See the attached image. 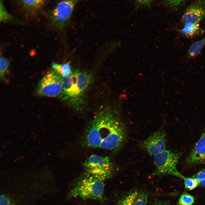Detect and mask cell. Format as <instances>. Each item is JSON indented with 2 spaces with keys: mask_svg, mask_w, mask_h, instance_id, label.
Returning a JSON list of instances; mask_svg holds the SVG:
<instances>
[{
  "mask_svg": "<svg viewBox=\"0 0 205 205\" xmlns=\"http://www.w3.org/2000/svg\"><path fill=\"white\" fill-rule=\"evenodd\" d=\"M9 65V60L3 56L0 58V76L1 79H3L8 68Z\"/></svg>",
  "mask_w": 205,
  "mask_h": 205,
  "instance_id": "cell-19",
  "label": "cell"
},
{
  "mask_svg": "<svg viewBox=\"0 0 205 205\" xmlns=\"http://www.w3.org/2000/svg\"><path fill=\"white\" fill-rule=\"evenodd\" d=\"M140 147L150 156L155 155L166 149L165 134L162 128L151 134L139 144Z\"/></svg>",
  "mask_w": 205,
  "mask_h": 205,
  "instance_id": "cell-7",
  "label": "cell"
},
{
  "mask_svg": "<svg viewBox=\"0 0 205 205\" xmlns=\"http://www.w3.org/2000/svg\"><path fill=\"white\" fill-rule=\"evenodd\" d=\"M18 4L24 14L27 15H34L42 10L48 1L44 0H19Z\"/></svg>",
  "mask_w": 205,
  "mask_h": 205,
  "instance_id": "cell-12",
  "label": "cell"
},
{
  "mask_svg": "<svg viewBox=\"0 0 205 205\" xmlns=\"http://www.w3.org/2000/svg\"><path fill=\"white\" fill-rule=\"evenodd\" d=\"M104 181L86 172L75 180L69 197L103 202L105 200Z\"/></svg>",
  "mask_w": 205,
  "mask_h": 205,
  "instance_id": "cell-2",
  "label": "cell"
},
{
  "mask_svg": "<svg viewBox=\"0 0 205 205\" xmlns=\"http://www.w3.org/2000/svg\"><path fill=\"white\" fill-rule=\"evenodd\" d=\"M181 155L179 153L165 150L153 156L155 170L153 175L169 174L181 177L182 175L177 170Z\"/></svg>",
  "mask_w": 205,
  "mask_h": 205,
  "instance_id": "cell-5",
  "label": "cell"
},
{
  "mask_svg": "<svg viewBox=\"0 0 205 205\" xmlns=\"http://www.w3.org/2000/svg\"><path fill=\"white\" fill-rule=\"evenodd\" d=\"M199 41L202 45L204 46L205 45V37L202 39L199 40Z\"/></svg>",
  "mask_w": 205,
  "mask_h": 205,
  "instance_id": "cell-24",
  "label": "cell"
},
{
  "mask_svg": "<svg viewBox=\"0 0 205 205\" xmlns=\"http://www.w3.org/2000/svg\"><path fill=\"white\" fill-rule=\"evenodd\" d=\"M184 24L182 28L178 30L187 36L192 37L198 35L201 31L199 23L188 22Z\"/></svg>",
  "mask_w": 205,
  "mask_h": 205,
  "instance_id": "cell-13",
  "label": "cell"
},
{
  "mask_svg": "<svg viewBox=\"0 0 205 205\" xmlns=\"http://www.w3.org/2000/svg\"><path fill=\"white\" fill-rule=\"evenodd\" d=\"M184 180L185 187L191 190L194 189L199 185L197 180L193 177H186L182 176L181 177Z\"/></svg>",
  "mask_w": 205,
  "mask_h": 205,
  "instance_id": "cell-17",
  "label": "cell"
},
{
  "mask_svg": "<svg viewBox=\"0 0 205 205\" xmlns=\"http://www.w3.org/2000/svg\"><path fill=\"white\" fill-rule=\"evenodd\" d=\"M192 177L197 180L199 185L205 187V168L200 170Z\"/></svg>",
  "mask_w": 205,
  "mask_h": 205,
  "instance_id": "cell-20",
  "label": "cell"
},
{
  "mask_svg": "<svg viewBox=\"0 0 205 205\" xmlns=\"http://www.w3.org/2000/svg\"><path fill=\"white\" fill-rule=\"evenodd\" d=\"M151 1L149 0L136 1L135 4L137 8L141 5L147 6L150 7Z\"/></svg>",
  "mask_w": 205,
  "mask_h": 205,
  "instance_id": "cell-22",
  "label": "cell"
},
{
  "mask_svg": "<svg viewBox=\"0 0 205 205\" xmlns=\"http://www.w3.org/2000/svg\"><path fill=\"white\" fill-rule=\"evenodd\" d=\"M73 72L74 77V89L76 98L80 103L85 104V95L93 79L92 76L87 71L78 69Z\"/></svg>",
  "mask_w": 205,
  "mask_h": 205,
  "instance_id": "cell-8",
  "label": "cell"
},
{
  "mask_svg": "<svg viewBox=\"0 0 205 205\" xmlns=\"http://www.w3.org/2000/svg\"><path fill=\"white\" fill-rule=\"evenodd\" d=\"M84 166L86 172L104 181L112 177L114 169L109 157L95 154L85 161Z\"/></svg>",
  "mask_w": 205,
  "mask_h": 205,
  "instance_id": "cell-4",
  "label": "cell"
},
{
  "mask_svg": "<svg viewBox=\"0 0 205 205\" xmlns=\"http://www.w3.org/2000/svg\"><path fill=\"white\" fill-rule=\"evenodd\" d=\"M77 0L59 1L48 13L47 19L50 26L55 30L63 29L68 24Z\"/></svg>",
  "mask_w": 205,
  "mask_h": 205,
  "instance_id": "cell-3",
  "label": "cell"
},
{
  "mask_svg": "<svg viewBox=\"0 0 205 205\" xmlns=\"http://www.w3.org/2000/svg\"><path fill=\"white\" fill-rule=\"evenodd\" d=\"M194 202L193 197L187 193L182 194L179 198L178 202L179 205H191Z\"/></svg>",
  "mask_w": 205,
  "mask_h": 205,
  "instance_id": "cell-18",
  "label": "cell"
},
{
  "mask_svg": "<svg viewBox=\"0 0 205 205\" xmlns=\"http://www.w3.org/2000/svg\"><path fill=\"white\" fill-rule=\"evenodd\" d=\"M153 205H170L169 203L166 201L161 200H155Z\"/></svg>",
  "mask_w": 205,
  "mask_h": 205,
  "instance_id": "cell-23",
  "label": "cell"
},
{
  "mask_svg": "<svg viewBox=\"0 0 205 205\" xmlns=\"http://www.w3.org/2000/svg\"><path fill=\"white\" fill-rule=\"evenodd\" d=\"M14 17L7 10L2 0L0 1V21L2 23H9L15 21Z\"/></svg>",
  "mask_w": 205,
  "mask_h": 205,
  "instance_id": "cell-15",
  "label": "cell"
},
{
  "mask_svg": "<svg viewBox=\"0 0 205 205\" xmlns=\"http://www.w3.org/2000/svg\"><path fill=\"white\" fill-rule=\"evenodd\" d=\"M61 76L53 69L48 71L40 81L36 89L39 96L53 97L62 93Z\"/></svg>",
  "mask_w": 205,
  "mask_h": 205,
  "instance_id": "cell-6",
  "label": "cell"
},
{
  "mask_svg": "<svg viewBox=\"0 0 205 205\" xmlns=\"http://www.w3.org/2000/svg\"><path fill=\"white\" fill-rule=\"evenodd\" d=\"M148 199L146 192L135 190L120 199L116 205H147Z\"/></svg>",
  "mask_w": 205,
  "mask_h": 205,
  "instance_id": "cell-11",
  "label": "cell"
},
{
  "mask_svg": "<svg viewBox=\"0 0 205 205\" xmlns=\"http://www.w3.org/2000/svg\"><path fill=\"white\" fill-rule=\"evenodd\" d=\"M70 61L63 64L54 62L52 67L54 70L62 77L68 76L72 71L70 65Z\"/></svg>",
  "mask_w": 205,
  "mask_h": 205,
  "instance_id": "cell-14",
  "label": "cell"
},
{
  "mask_svg": "<svg viewBox=\"0 0 205 205\" xmlns=\"http://www.w3.org/2000/svg\"><path fill=\"white\" fill-rule=\"evenodd\" d=\"M0 204V205H11L9 198L4 194L1 195Z\"/></svg>",
  "mask_w": 205,
  "mask_h": 205,
  "instance_id": "cell-21",
  "label": "cell"
},
{
  "mask_svg": "<svg viewBox=\"0 0 205 205\" xmlns=\"http://www.w3.org/2000/svg\"><path fill=\"white\" fill-rule=\"evenodd\" d=\"M126 126L109 107H101L95 112L83 138L86 147L116 152L126 141Z\"/></svg>",
  "mask_w": 205,
  "mask_h": 205,
  "instance_id": "cell-1",
  "label": "cell"
},
{
  "mask_svg": "<svg viewBox=\"0 0 205 205\" xmlns=\"http://www.w3.org/2000/svg\"><path fill=\"white\" fill-rule=\"evenodd\" d=\"M205 18V0H197L189 5L181 18V22L199 23Z\"/></svg>",
  "mask_w": 205,
  "mask_h": 205,
  "instance_id": "cell-9",
  "label": "cell"
},
{
  "mask_svg": "<svg viewBox=\"0 0 205 205\" xmlns=\"http://www.w3.org/2000/svg\"><path fill=\"white\" fill-rule=\"evenodd\" d=\"M188 1L187 0H165L162 3L164 6L173 9H178L182 6Z\"/></svg>",
  "mask_w": 205,
  "mask_h": 205,
  "instance_id": "cell-16",
  "label": "cell"
},
{
  "mask_svg": "<svg viewBox=\"0 0 205 205\" xmlns=\"http://www.w3.org/2000/svg\"><path fill=\"white\" fill-rule=\"evenodd\" d=\"M186 163L188 165L205 164V131L188 156Z\"/></svg>",
  "mask_w": 205,
  "mask_h": 205,
  "instance_id": "cell-10",
  "label": "cell"
}]
</instances>
